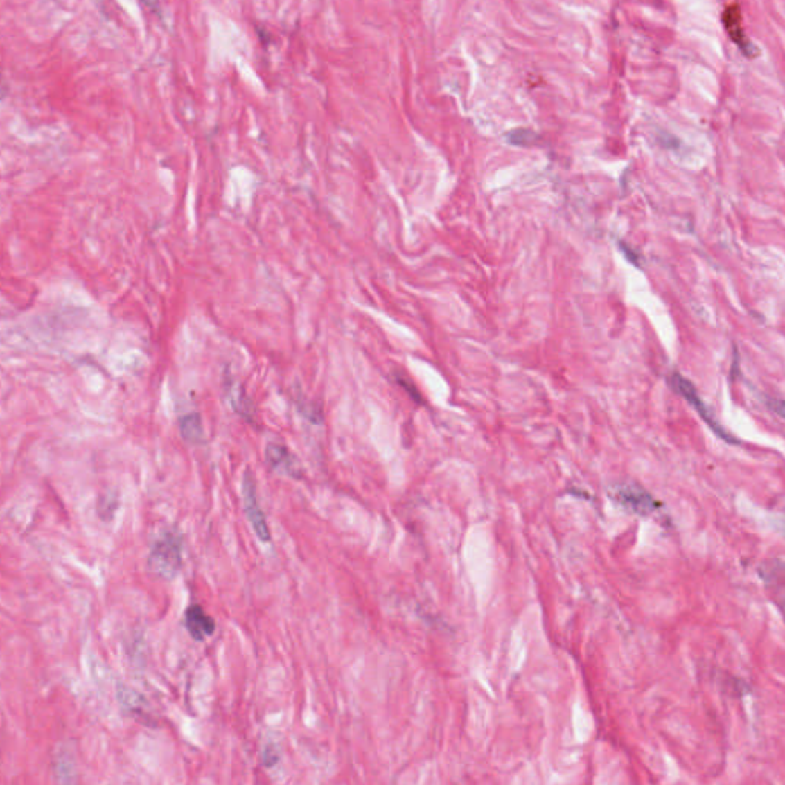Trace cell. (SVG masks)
Returning a JSON list of instances; mask_svg holds the SVG:
<instances>
[{"label":"cell","mask_w":785,"mask_h":785,"mask_svg":"<svg viewBox=\"0 0 785 785\" xmlns=\"http://www.w3.org/2000/svg\"><path fill=\"white\" fill-rule=\"evenodd\" d=\"M148 565L163 579H174L183 565V538L175 529L166 531L150 546Z\"/></svg>","instance_id":"6da1fadb"},{"label":"cell","mask_w":785,"mask_h":785,"mask_svg":"<svg viewBox=\"0 0 785 785\" xmlns=\"http://www.w3.org/2000/svg\"><path fill=\"white\" fill-rule=\"evenodd\" d=\"M672 385L675 388L676 393H680L684 399H686L690 405L694 407L695 412L700 414L701 419L709 425L710 430L715 433L719 439H723L724 442L730 443V445H739V441L737 437H733L729 431H725L721 425L718 423V421L713 417L710 409L705 407V403L703 402V399L700 398V394H698L696 388L694 387V384L687 380L686 378H682L680 373H673L672 374Z\"/></svg>","instance_id":"7a4b0ae2"},{"label":"cell","mask_w":785,"mask_h":785,"mask_svg":"<svg viewBox=\"0 0 785 785\" xmlns=\"http://www.w3.org/2000/svg\"><path fill=\"white\" fill-rule=\"evenodd\" d=\"M758 572L770 600L779 609L785 621V561L779 558L762 561Z\"/></svg>","instance_id":"3957f363"},{"label":"cell","mask_w":785,"mask_h":785,"mask_svg":"<svg viewBox=\"0 0 785 785\" xmlns=\"http://www.w3.org/2000/svg\"><path fill=\"white\" fill-rule=\"evenodd\" d=\"M614 499L628 511L638 515H651L661 509V503L638 485L624 484L614 488Z\"/></svg>","instance_id":"277c9868"},{"label":"cell","mask_w":785,"mask_h":785,"mask_svg":"<svg viewBox=\"0 0 785 785\" xmlns=\"http://www.w3.org/2000/svg\"><path fill=\"white\" fill-rule=\"evenodd\" d=\"M242 494H244V511H246L252 528H254L256 537L261 540V542L269 543L272 540L270 528H269L267 522H265L263 509L258 503L255 479H254V475H252L250 471L244 473Z\"/></svg>","instance_id":"5b68a950"},{"label":"cell","mask_w":785,"mask_h":785,"mask_svg":"<svg viewBox=\"0 0 785 785\" xmlns=\"http://www.w3.org/2000/svg\"><path fill=\"white\" fill-rule=\"evenodd\" d=\"M265 460H267V464L273 471L289 475L292 479L302 477V470L298 459L283 443L272 442L265 446Z\"/></svg>","instance_id":"8992f818"},{"label":"cell","mask_w":785,"mask_h":785,"mask_svg":"<svg viewBox=\"0 0 785 785\" xmlns=\"http://www.w3.org/2000/svg\"><path fill=\"white\" fill-rule=\"evenodd\" d=\"M184 628L193 640L203 641L207 637L213 635L215 620L211 615L206 614L200 604H192V606L187 608L184 614Z\"/></svg>","instance_id":"52a82bcc"},{"label":"cell","mask_w":785,"mask_h":785,"mask_svg":"<svg viewBox=\"0 0 785 785\" xmlns=\"http://www.w3.org/2000/svg\"><path fill=\"white\" fill-rule=\"evenodd\" d=\"M723 24L727 34L730 35V39L737 43V45L743 49L744 54L748 57H753L758 54L756 51V48L750 45V42L746 39L744 35V30H743V17H741V10H739V5H730L727 6L725 11L723 12Z\"/></svg>","instance_id":"ba28073f"},{"label":"cell","mask_w":785,"mask_h":785,"mask_svg":"<svg viewBox=\"0 0 785 785\" xmlns=\"http://www.w3.org/2000/svg\"><path fill=\"white\" fill-rule=\"evenodd\" d=\"M222 385H224L226 398H229L230 405H232V408L235 409V413L240 414L242 419L247 421L254 419V407H252V402L249 400L244 388L236 387L235 380L229 376V373L224 374Z\"/></svg>","instance_id":"9c48e42d"},{"label":"cell","mask_w":785,"mask_h":785,"mask_svg":"<svg viewBox=\"0 0 785 785\" xmlns=\"http://www.w3.org/2000/svg\"><path fill=\"white\" fill-rule=\"evenodd\" d=\"M179 433L186 442L192 445L204 443L206 434L200 413H189L179 417Z\"/></svg>","instance_id":"30bf717a"},{"label":"cell","mask_w":785,"mask_h":785,"mask_svg":"<svg viewBox=\"0 0 785 785\" xmlns=\"http://www.w3.org/2000/svg\"><path fill=\"white\" fill-rule=\"evenodd\" d=\"M534 140H536V134L527 131V129H517V131L508 134V141L511 145L529 146L534 143Z\"/></svg>","instance_id":"8fae6325"},{"label":"cell","mask_w":785,"mask_h":785,"mask_svg":"<svg viewBox=\"0 0 785 785\" xmlns=\"http://www.w3.org/2000/svg\"><path fill=\"white\" fill-rule=\"evenodd\" d=\"M767 405H768L770 409H772L773 413H776L777 416L782 417V419L785 421V402L768 398V399H767Z\"/></svg>","instance_id":"7c38bea8"},{"label":"cell","mask_w":785,"mask_h":785,"mask_svg":"<svg viewBox=\"0 0 785 785\" xmlns=\"http://www.w3.org/2000/svg\"><path fill=\"white\" fill-rule=\"evenodd\" d=\"M273 752H275V748H270V747H269L267 750H265V753H264V758H263V759H264V764L267 766V767H269V766H273V764H276V761H278V755H275Z\"/></svg>","instance_id":"4fadbf2b"},{"label":"cell","mask_w":785,"mask_h":785,"mask_svg":"<svg viewBox=\"0 0 785 785\" xmlns=\"http://www.w3.org/2000/svg\"><path fill=\"white\" fill-rule=\"evenodd\" d=\"M141 3H145L149 10H152L155 12L160 11V0H140Z\"/></svg>","instance_id":"5bb4252c"}]
</instances>
